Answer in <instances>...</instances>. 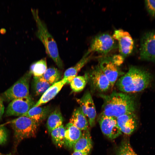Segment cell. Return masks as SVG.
<instances>
[{
	"label": "cell",
	"instance_id": "cell-1",
	"mask_svg": "<svg viewBox=\"0 0 155 155\" xmlns=\"http://www.w3.org/2000/svg\"><path fill=\"white\" fill-rule=\"evenodd\" d=\"M122 92L114 91L108 95L101 94L103 100L100 115L117 118L124 115L135 113L136 107L135 97Z\"/></svg>",
	"mask_w": 155,
	"mask_h": 155
},
{
	"label": "cell",
	"instance_id": "cell-2",
	"mask_svg": "<svg viewBox=\"0 0 155 155\" xmlns=\"http://www.w3.org/2000/svg\"><path fill=\"white\" fill-rule=\"evenodd\" d=\"M152 76L148 71L140 67L131 66L128 71L116 83L121 92L130 94L141 92L150 84Z\"/></svg>",
	"mask_w": 155,
	"mask_h": 155
},
{
	"label": "cell",
	"instance_id": "cell-3",
	"mask_svg": "<svg viewBox=\"0 0 155 155\" xmlns=\"http://www.w3.org/2000/svg\"><path fill=\"white\" fill-rule=\"evenodd\" d=\"M32 12L37 27V37L43 44L47 55L52 58L59 68L63 69V63L59 56L55 41L49 32L45 24L40 19L38 10L32 9Z\"/></svg>",
	"mask_w": 155,
	"mask_h": 155
},
{
	"label": "cell",
	"instance_id": "cell-4",
	"mask_svg": "<svg viewBox=\"0 0 155 155\" xmlns=\"http://www.w3.org/2000/svg\"><path fill=\"white\" fill-rule=\"evenodd\" d=\"M14 131V147L16 148L24 139L35 137L38 124L26 116H20L10 121Z\"/></svg>",
	"mask_w": 155,
	"mask_h": 155
},
{
	"label": "cell",
	"instance_id": "cell-5",
	"mask_svg": "<svg viewBox=\"0 0 155 155\" xmlns=\"http://www.w3.org/2000/svg\"><path fill=\"white\" fill-rule=\"evenodd\" d=\"M112 36L107 33L97 35L92 39L88 50L90 53L97 52L106 55L118 48L117 44Z\"/></svg>",
	"mask_w": 155,
	"mask_h": 155
},
{
	"label": "cell",
	"instance_id": "cell-6",
	"mask_svg": "<svg viewBox=\"0 0 155 155\" xmlns=\"http://www.w3.org/2000/svg\"><path fill=\"white\" fill-rule=\"evenodd\" d=\"M31 75L30 72L26 73L4 92V98L9 101L29 96V82Z\"/></svg>",
	"mask_w": 155,
	"mask_h": 155
},
{
	"label": "cell",
	"instance_id": "cell-7",
	"mask_svg": "<svg viewBox=\"0 0 155 155\" xmlns=\"http://www.w3.org/2000/svg\"><path fill=\"white\" fill-rule=\"evenodd\" d=\"M87 75L88 82L92 91L103 93L112 88L98 65L92 67Z\"/></svg>",
	"mask_w": 155,
	"mask_h": 155
},
{
	"label": "cell",
	"instance_id": "cell-8",
	"mask_svg": "<svg viewBox=\"0 0 155 155\" xmlns=\"http://www.w3.org/2000/svg\"><path fill=\"white\" fill-rule=\"evenodd\" d=\"M112 36L117 42L120 54L125 58L131 54L133 49L134 42L128 32L122 29H117L114 31Z\"/></svg>",
	"mask_w": 155,
	"mask_h": 155
},
{
	"label": "cell",
	"instance_id": "cell-9",
	"mask_svg": "<svg viewBox=\"0 0 155 155\" xmlns=\"http://www.w3.org/2000/svg\"><path fill=\"white\" fill-rule=\"evenodd\" d=\"M140 58L148 61H155V30L147 32L141 39Z\"/></svg>",
	"mask_w": 155,
	"mask_h": 155
},
{
	"label": "cell",
	"instance_id": "cell-10",
	"mask_svg": "<svg viewBox=\"0 0 155 155\" xmlns=\"http://www.w3.org/2000/svg\"><path fill=\"white\" fill-rule=\"evenodd\" d=\"M30 96L13 99L8 105L6 111L7 116H22L27 113L35 104Z\"/></svg>",
	"mask_w": 155,
	"mask_h": 155
},
{
	"label": "cell",
	"instance_id": "cell-11",
	"mask_svg": "<svg viewBox=\"0 0 155 155\" xmlns=\"http://www.w3.org/2000/svg\"><path fill=\"white\" fill-rule=\"evenodd\" d=\"M98 120L102 133L109 138L113 139L122 134L116 118L100 115Z\"/></svg>",
	"mask_w": 155,
	"mask_h": 155
},
{
	"label": "cell",
	"instance_id": "cell-12",
	"mask_svg": "<svg viewBox=\"0 0 155 155\" xmlns=\"http://www.w3.org/2000/svg\"><path fill=\"white\" fill-rule=\"evenodd\" d=\"M77 101L86 117H88L90 126L93 127L95 123L96 111L90 92H86L80 98L77 99Z\"/></svg>",
	"mask_w": 155,
	"mask_h": 155
},
{
	"label": "cell",
	"instance_id": "cell-13",
	"mask_svg": "<svg viewBox=\"0 0 155 155\" xmlns=\"http://www.w3.org/2000/svg\"><path fill=\"white\" fill-rule=\"evenodd\" d=\"M98 65L113 87L120 74L118 67L113 62L111 57L106 56L100 59Z\"/></svg>",
	"mask_w": 155,
	"mask_h": 155
},
{
	"label": "cell",
	"instance_id": "cell-14",
	"mask_svg": "<svg viewBox=\"0 0 155 155\" xmlns=\"http://www.w3.org/2000/svg\"><path fill=\"white\" fill-rule=\"evenodd\" d=\"M116 120L121 132L127 135L131 134L137 127L138 119L135 113L124 115L117 118Z\"/></svg>",
	"mask_w": 155,
	"mask_h": 155
},
{
	"label": "cell",
	"instance_id": "cell-15",
	"mask_svg": "<svg viewBox=\"0 0 155 155\" xmlns=\"http://www.w3.org/2000/svg\"><path fill=\"white\" fill-rule=\"evenodd\" d=\"M67 79L63 78L61 80L52 85L43 93L33 106H40L53 99L59 92L64 85L67 84Z\"/></svg>",
	"mask_w": 155,
	"mask_h": 155
},
{
	"label": "cell",
	"instance_id": "cell-16",
	"mask_svg": "<svg viewBox=\"0 0 155 155\" xmlns=\"http://www.w3.org/2000/svg\"><path fill=\"white\" fill-rule=\"evenodd\" d=\"M65 142L64 146L69 148H72L82 134V131L69 122L64 127Z\"/></svg>",
	"mask_w": 155,
	"mask_h": 155
},
{
	"label": "cell",
	"instance_id": "cell-17",
	"mask_svg": "<svg viewBox=\"0 0 155 155\" xmlns=\"http://www.w3.org/2000/svg\"><path fill=\"white\" fill-rule=\"evenodd\" d=\"M92 53L88 51L74 66L69 68L65 71L63 78H67L68 81L67 84L70 83L73 78L77 76L78 72L81 69L91 60Z\"/></svg>",
	"mask_w": 155,
	"mask_h": 155
},
{
	"label": "cell",
	"instance_id": "cell-18",
	"mask_svg": "<svg viewBox=\"0 0 155 155\" xmlns=\"http://www.w3.org/2000/svg\"><path fill=\"white\" fill-rule=\"evenodd\" d=\"M50 106H33L22 116H26L34 121L38 125L48 116L51 112Z\"/></svg>",
	"mask_w": 155,
	"mask_h": 155
},
{
	"label": "cell",
	"instance_id": "cell-19",
	"mask_svg": "<svg viewBox=\"0 0 155 155\" xmlns=\"http://www.w3.org/2000/svg\"><path fill=\"white\" fill-rule=\"evenodd\" d=\"M92 142L88 129L83 131L80 138L74 145V151H81L90 152L92 148Z\"/></svg>",
	"mask_w": 155,
	"mask_h": 155
},
{
	"label": "cell",
	"instance_id": "cell-20",
	"mask_svg": "<svg viewBox=\"0 0 155 155\" xmlns=\"http://www.w3.org/2000/svg\"><path fill=\"white\" fill-rule=\"evenodd\" d=\"M69 122L81 131L88 129V122L80 107L74 110Z\"/></svg>",
	"mask_w": 155,
	"mask_h": 155
},
{
	"label": "cell",
	"instance_id": "cell-21",
	"mask_svg": "<svg viewBox=\"0 0 155 155\" xmlns=\"http://www.w3.org/2000/svg\"><path fill=\"white\" fill-rule=\"evenodd\" d=\"M63 119L61 113L58 108L50 113L46 122V127L49 133L54 129L62 125Z\"/></svg>",
	"mask_w": 155,
	"mask_h": 155
},
{
	"label": "cell",
	"instance_id": "cell-22",
	"mask_svg": "<svg viewBox=\"0 0 155 155\" xmlns=\"http://www.w3.org/2000/svg\"><path fill=\"white\" fill-rule=\"evenodd\" d=\"M65 132V127L62 125L51 133L52 140L57 147L61 148L64 146Z\"/></svg>",
	"mask_w": 155,
	"mask_h": 155
},
{
	"label": "cell",
	"instance_id": "cell-23",
	"mask_svg": "<svg viewBox=\"0 0 155 155\" xmlns=\"http://www.w3.org/2000/svg\"><path fill=\"white\" fill-rule=\"evenodd\" d=\"M33 87L37 95H42L52 85L45 80L42 76L34 77Z\"/></svg>",
	"mask_w": 155,
	"mask_h": 155
},
{
	"label": "cell",
	"instance_id": "cell-24",
	"mask_svg": "<svg viewBox=\"0 0 155 155\" xmlns=\"http://www.w3.org/2000/svg\"><path fill=\"white\" fill-rule=\"evenodd\" d=\"M47 69L46 60L43 58L33 63L29 72L34 77H39L42 76Z\"/></svg>",
	"mask_w": 155,
	"mask_h": 155
},
{
	"label": "cell",
	"instance_id": "cell-25",
	"mask_svg": "<svg viewBox=\"0 0 155 155\" xmlns=\"http://www.w3.org/2000/svg\"><path fill=\"white\" fill-rule=\"evenodd\" d=\"M88 82L87 73L84 76H78L75 77L70 83L71 88L75 92L82 91Z\"/></svg>",
	"mask_w": 155,
	"mask_h": 155
},
{
	"label": "cell",
	"instance_id": "cell-26",
	"mask_svg": "<svg viewBox=\"0 0 155 155\" xmlns=\"http://www.w3.org/2000/svg\"><path fill=\"white\" fill-rule=\"evenodd\" d=\"M42 76L45 80L52 85L60 80L61 74L57 68L51 67L46 70Z\"/></svg>",
	"mask_w": 155,
	"mask_h": 155
},
{
	"label": "cell",
	"instance_id": "cell-27",
	"mask_svg": "<svg viewBox=\"0 0 155 155\" xmlns=\"http://www.w3.org/2000/svg\"><path fill=\"white\" fill-rule=\"evenodd\" d=\"M115 155H137L132 148L129 140H123L116 150Z\"/></svg>",
	"mask_w": 155,
	"mask_h": 155
},
{
	"label": "cell",
	"instance_id": "cell-28",
	"mask_svg": "<svg viewBox=\"0 0 155 155\" xmlns=\"http://www.w3.org/2000/svg\"><path fill=\"white\" fill-rule=\"evenodd\" d=\"M145 4L146 9L151 16L155 17V0H146Z\"/></svg>",
	"mask_w": 155,
	"mask_h": 155
},
{
	"label": "cell",
	"instance_id": "cell-29",
	"mask_svg": "<svg viewBox=\"0 0 155 155\" xmlns=\"http://www.w3.org/2000/svg\"><path fill=\"white\" fill-rule=\"evenodd\" d=\"M7 133L5 127L3 125H0V144H5L7 141Z\"/></svg>",
	"mask_w": 155,
	"mask_h": 155
},
{
	"label": "cell",
	"instance_id": "cell-30",
	"mask_svg": "<svg viewBox=\"0 0 155 155\" xmlns=\"http://www.w3.org/2000/svg\"><path fill=\"white\" fill-rule=\"evenodd\" d=\"M111 59L114 64L119 67L123 63L124 58L120 54H116L111 57Z\"/></svg>",
	"mask_w": 155,
	"mask_h": 155
},
{
	"label": "cell",
	"instance_id": "cell-31",
	"mask_svg": "<svg viewBox=\"0 0 155 155\" xmlns=\"http://www.w3.org/2000/svg\"><path fill=\"white\" fill-rule=\"evenodd\" d=\"M4 107L3 103V99L0 97V119L4 113Z\"/></svg>",
	"mask_w": 155,
	"mask_h": 155
},
{
	"label": "cell",
	"instance_id": "cell-32",
	"mask_svg": "<svg viewBox=\"0 0 155 155\" xmlns=\"http://www.w3.org/2000/svg\"><path fill=\"white\" fill-rule=\"evenodd\" d=\"M90 152L81 151H74L71 155H88Z\"/></svg>",
	"mask_w": 155,
	"mask_h": 155
},
{
	"label": "cell",
	"instance_id": "cell-33",
	"mask_svg": "<svg viewBox=\"0 0 155 155\" xmlns=\"http://www.w3.org/2000/svg\"><path fill=\"white\" fill-rule=\"evenodd\" d=\"M0 155H11V154H3L0 153Z\"/></svg>",
	"mask_w": 155,
	"mask_h": 155
}]
</instances>
